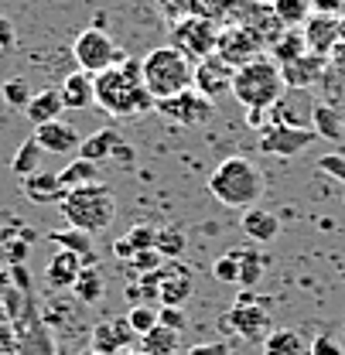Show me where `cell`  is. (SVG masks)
<instances>
[{
	"label": "cell",
	"instance_id": "cell-12",
	"mask_svg": "<svg viewBox=\"0 0 345 355\" xmlns=\"http://www.w3.org/2000/svg\"><path fill=\"white\" fill-rule=\"evenodd\" d=\"M192 287H195V277L192 270L174 260H165L158 266V301L161 308H181L188 297H192Z\"/></svg>",
	"mask_w": 345,
	"mask_h": 355
},
{
	"label": "cell",
	"instance_id": "cell-5",
	"mask_svg": "<svg viewBox=\"0 0 345 355\" xmlns=\"http://www.w3.org/2000/svg\"><path fill=\"white\" fill-rule=\"evenodd\" d=\"M246 110H270L274 103L284 99V76H280V65L267 55H260L253 62L239 65L233 72V89H229Z\"/></svg>",
	"mask_w": 345,
	"mask_h": 355
},
{
	"label": "cell",
	"instance_id": "cell-47",
	"mask_svg": "<svg viewBox=\"0 0 345 355\" xmlns=\"http://www.w3.org/2000/svg\"><path fill=\"white\" fill-rule=\"evenodd\" d=\"M14 48V24L0 14V55H7Z\"/></svg>",
	"mask_w": 345,
	"mask_h": 355
},
{
	"label": "cell",
	"instance_id": "cell-1",
	"mask_svg": "<svg viewBox=\"0 0 345 355\" xmlns=\"http://www.w3.org/2000/svg\"><path fill=\"white\" fill-rule=\"evenodd\" d=\"M96 86V103L106 116L113 120H133L154 110V96L144 86V69L140 62H124L113 65L99 76H92Z\"/></svg>",
	"mask_w": 345,
	"mask_h": 355
},
{
	"label": "cell",
	"instance_id": "cell-14",
	"mask_svg": "<svg viewBox=\"0 0 345 355\" xmlns=\"http://www.w3.org/2000/svg\"><path fill=\"white\" fill-rule=\"evenodd\" d=\"M233 65H226L219 55H209V58H202L199 65H195V79H192V86L199 89L202 96H209V99H219L222 92H229L233 89Z\"/></svg>",
	"mask_w": 345,
	"mask_h": 355
},
{
	"label": "cell",
	"instance_id": "cell-44",
	"mask_svg": "<svg viewBox=\"0 0 345 355\" xmlns=\"http://www.w3.org/2000/svg\"><path fill=\"white\" fill-rule=\"evenodd\" d=\"M133 157H137V154H133V147L124 144V137H120V140H117V147H113L110 164H117V168H130V164H133Z\"/></svg>",
	"mask_w": 345,
	"mask_h": 355
},
{
	"label": "cell",
	"instance_id": "cell-7",
	"mask_svg": "<svg viewBox=\"0 0 345 355\" xmlns=\"http://www.w3.org/2000/svg\"><path fill=\"white\" fill-rule=\"evenodd\" d=\"M72 55H76L79 69L89 72V76H99V72H106V69L127 62V58H124V48L113 42L103 28H86V31L72 42Z\"/></svg>",
	"mask_w": 345,
	"mask_h": 355
},
{
	"label": "cell",
	"instance_id": "cell-33",
	"mask_svg": "<svg viewBox=\"0 0 345 355\" xmlns=\"http://www.w3.org/2000/svg\"><path fill=\"white\" fill-rule=\"evenodd\" d=\"M42 157H44V150L38 147V140L28 137V140L17 147V154H14V161H10V171L17 178L35 175V171H42Z\"/></svg>",
	"mask_w": 345,
	"mask_h": 355
},
{
	"label": "cell",
	"instance_id": "cell-3",
	"mask_svg": "<svg viewBox=\"0 0 345 355\" xmlns=\"http://www.w3.org/2000/svg\"><path fill=\"white\" fill-rule=\"evenodd\" d=\"M58 212L62 219L69 222L72 229H83L89 236L110 229V222L117 219V198H113V188L96 181L86 188H72L65 191V198L58 202Z\"/></svg>",
	"mask_w": 345,
	"mask_h": 355
},
{
	"label": "cell",
	"instance_id": "cell-35",
	"mask_svg": "<svg viewBox=\"0 0 345 355\" xmlns=\"http://www.w3.org/2000/svg\"><path fill=\"white\" fill-rule=\"evenodd\" d=\"M270 7H274V14L280 17L284 28H304V21L314 14L311 0H270Z\"/></svg>",
	"mask_w": 345,
	"mask_h": 355
},
{
	"label": "cell",
	"instance_id": "cell-30",
	"mask_svg": "<svg viewBox=\"0 0 345 355\" xmlns=\"http://www.w3.org/2000/svg\"><path fill=\"white\" fill-rule=\"evenodd\" d=\"M233 257H236V266H239V287L243 291H250V287H257L260 280H263V266H267V260H263V253L260 250H233Z\"/></svg>",
	"mask_w": 345,
	"mask_h": 355
},
{
	"label": "cell",
	"instance_id": "cell-36",
	"mask_svg": "<svg viewBox=\"0 0 345 355\" xmlns=\"http://www.w3.org/2000/svg\"><path fill=\"white\" fill-rule=\"evenodd\" d=\"M144 352L147 355H178V331L158 324L151 335H144Z\"/></svg>",
	"mask_w": 345,
	"mask_h": 355
},
{
	"label": "cell",
	"instance_id": "cell-17",
	"mask_svg": "<svg viewBox=\"0 0 345 355\" xmlns=\"http://www.w3.org/2000/svg\"><path fill=\"white\" fill-rule=\"evenodd\" d=\"M301 35H304L308 51L328 58V51L339 44V17H335V14H318V10H314V14L304 21Z\"/></svg>",
	"mask_w": 345,
	"mask_h": 355
},
{
	"label": "cell",
	"instance_id": "cell-26",
	"mask_svg": "<svg viewBox=\"0 0 345 355\" xmlns=\"http://www.w3.org/2000/svg\"><path fill=\"white\" fill-rule=\"evenodd\" d=\"M48 239H51L58 250H69V253H76L86 266H92V236H89V232L69 225V229H55V232H48Z\"/></svg>",
	"mask_w": 345,
	"mask_h": 355
},
{
	"label": "cell",
	"instance_id": "cell-25",
	"mask_svg": "<svg viewBox=\"0 0 345 355\" xmlns=\"http://www.w3.org/2000/svg\"><path fill=\"white\" fill-rule=\"evenodd\" d=\"M311 130L318 133V140H342V116L332 103H314L311 106Z\"/></svg>",
	"mask_w": 345,
	"mask_h": 355
},
{
	"label": "cell",
	"instance_id": "cell-43",
	"mask_svg": "<svg viewBox=\"0 0 345 355\" xmlns=\"http://www.w3.org/2000/svg\"><path fill=\"white\" fill-rule=\"evenodd\" d=\"M308 355H345V349L335 342V338H332V335H318V338L311 342Z\"/></svg>",
	"mask_w": 345,
	"mask_h": 355
},
{
	"label": "cell",
	"instance_id": "cell-37",
	"mask_svg": "<svg viewBox=\"0 0 345 355\" xmlns=\"http://www.w3.org/2000/svg\"><path fill=\"white\" fill-rule=\"evenodd\" d=\"M31 86H28V79H21V76H10V79H3L0 83V99L7 103V106H14V110H24L28 103H31Z\"/></svg>",
	"mask_w": 345,
	"mask_h": 355
},
{
	"label": "cell",
	"instance_id": "cell-40",
	"mask_svg": "<svg viewBox=\"0 0 345 355\" xmlns=\"http://www.w3.org/2000/svg\"><path fill=\"white\" fill-rule=\"evenodd\" d=\"M212 277H216L219 284H236V280H239V266H236V257H233V253L219 257L216 263H212Z\"/></svg>",
	"mask_w": 345,
	"mask_h": 355
},
{
	"label": "cell",
	"instance_id": "cell-22",
	"mask_svg": "<svg viewBox=\"0 0 345 355\" xmlns=\"http://www.w3.org/2000/svg\"><path fill=\"white\" fill-rule=\"evenodd\" d=\"M62 113H65V103H62V92H58V89H42V92H35L31 103L24 106V116H28L35 127L51 123V120H62Z\"/></svg>",
	"mask_w": 345,
	"mask_h": 355
},
{
	"label": "cell",
	"instance_id": "cell-42",
	"mask_svg": "<svg viewBox=\"0 0 345 355\" xmlns=\"http://www.w3.org/2000/svg\"><path fill=\"white\" fill-rule=\"evenodd\" d=\"M158 324H165V328H171V331H185V324H188V318H185V311L181 308H158Z\"/></svg>",
	"mask_w": 345,
	"mask_h": 355
},
{
	"label": "cell",
	"instance_id": "cell-45",
	"mask_svg": "<svg viewBox=\"0 0 345 355\" xmlns=\"http://www.w3.org/2000/svg\"><path fill=\"white\" fill-rule=\"evenodd\" d=\"M328 72L345 79V42H339L332 51H328Z\"/></svg>",
	"mask_w": 345,
	"mask_h": 355
},
{
	"label": "cell",
	"instance_id": "cell-10",
	"mask_svg": "<svg viewBox=\"0 0 345 355\" xmlns=\"http://www.w3.org/2000/svg\"><path fill=\"white\" fill-rule=\"evenodd\" d=\"M314 140H318V133L311 130V127H280V123H270V127L260 130V150L270 154V157H298Z\"/></svg>",
	"mask_w": 345,
	"mask_h": 355
},
{
	"label": "cell",
	"instance_id": "cell-48",
	"mask_svg": "<svg viewBox=\"0 0 345 355\" xmlns=\"http://www.w3.org/2000/svg\"><path fill=\"white\" fill-rule=\"evenodd\" d=\"M311 7H318V14H342V7H345V0H311Z\"/></svg>",
	"mask_w": 345,
	"mask_h": 355
},
{
	"label": "cell",
	"instance_id": "cell-8",
	"mask_svg": "<svg viewBox=\"0 0 345 355\" xmlns=\"http://www.w3.org/2000/svg\"><path fill=\"white\" fill-rule=\"evenodd\" d=\"M219 328H222V331L239 335L243 342H267V335L274 331V321H270L267 308H263V304H257V297L246 291V294H243L233 308L222 314Z\"/></svg>",
	"mask_w": 345,
	"mask_h": 355
},
{
	"label": "cell",
	"instance_id": "cell-6",
	"mask_svg": "<svg viewBox=\"0 0 345 355\" xmlns=\"http://www.w3.org/2000/svg\"><path fill=\"white\" fill-rule=\"evenodd\" d=\"M219 42V24L199 14H181L178 21H171V42L181 55H188L192 62H202L209 55H216Z\"/></svg>",
	"mask_w": 345,
	"mask_h": 355
},
{
	"label": "cell",
	"instance_id": "cell-28",
	"mask_svg": "<svg viewBox=\"0 0 345 355\" xmlns=\"http://www.w3.org/2000/svg\"><path fill=\"white\" fill-rule=\"evenodd\" d=\"M311 345H304V338L294 328H274L263 342V355H308Z\"/></svg>",
	"mask_w": 345,
	"mask_h": 355
},
{
	"label": "cell",
	"instance_id": "cell-46",
	"mask_svg": "<svg viewBox=\"0 0 345 355\" xmlns=\"http://www.w3.org/2000/svg\"><path fill=\"white\" fill-rule=\"evenodd\" d=\"M185 355H229L226 342H202V345H192Z\"/></svg>",
	"mask_w": 345,
	"mask_h": 355
},
{
	"label": "cell",
	"instance_id": "cell-24",
	"mask_svg": "<svg viewBox=\"0 0 345 355\" xmlns=\"http://www.w3.org/2000/svg\"><path fill=\"white\" fill-rule=\"evenodd\" d=\"M117 140H120V133L110 130V127L89 133V137H83V144H79V157H83V161H92V164H110Z\"/></svg>",
	"mask_w": 345,
	"mask_h": 355
},
{
	"label": "cell",
	"instance_id": "cell-19",
	"mask_svg": "<svg viewBox=\"0 0 345 355\" xmlns=\"http://www.w3.org/2000/svg\"><path fill=\"white\" fill-rule=\"evenodd\" d=\"M21 191L35 205H58L65 198L62 181H58V175H51V171H35V175L21 178Z\"/></svg>",
	"mask_w": 345,
	"mask_h": 355
},
{
	"label": "cell",
	"instance_id": "cell-4",
	"mask_svg": "<svg viewBox=\"0 0 345 355\" xmlns=\"http://www.w3.org/2000/svg\"><path fill=\"white\" fill-rule=\"evenodd\" d=\"M140 69H144V86L154 96V103L192 89V79H195V62L188 55H181L174 44L151 48L144 55Z\"/></svg>",
	"mask_w": 345,
	"mask_h": 355
},
{
	"label": "cell",
	"instance_id": "cell-39",
	"mask_svg": "<svg viewBox=\"0 0 345 355\" xmlns=\"http://www.w3.org/2000/svg\"><path fill=\"white\" fill-rule=\"evenodd\" d=\"M161 263H165V260H161L158 250H144V253H137V257H130L127 260V266L137 273V277H140V273H154Z\"/></svg>",
	"mask_w": 345,
	"mask_h": 355
},
{
	"label": "cell",
	"instance_id": "cell-49",
	"mask_svg": "<svg viewBox=\"0 0 345 355\" xmlns=\"http://www.w3.org/2000/svg\"><path fill=\"white\" fill-rule=\"evenodd\" d=\"M263 113H267V110H246V123H250V127H260V123H263Z\"/></svg>",
	"mask_w": 345,
	"mask_h": 355
},
{
	"label": "cell",
	"instance_id": "cell-29",
	"mask_svg": "<svg viewBox=\"0 0 345 355\" xmlns=\"http://www.w3.org/2000/svg\"><path fill=\"white\" fill-rule=\"evenodd\" d=\"M58 181H62V188L65 191H72V188H86V184H96L99 181V164H92V161H83L79 154L58 171Z\"/></svg>",
	"mask_w": 345,
	"mask_h": 355
},
{
	"label": "cell",
	"instance_id": "cell-51",
	"mask_svg": "<svg viewBox=\"0 0 345 355\" xmlns=\"http://www.w3.org/2000/svg\"><path fill=\"white\" fill-rule=\"evenodd\" d=\"M120 355H147V352H133V349H127V352H120Z\"/></svg>",
	"mask_w": 345,
	"mask_h": 355
},
{
	"label": "cell",
	"instance_id": "cell-13",
	"mask_svg": "<svg viewBox=\"0 0 345 355\" xmlns=\"http://www.w3.org/2000/svg\"><path fill=\"white\" fill-rule=\"evenodd\" d=\"M239 24H243V28H246V31H250V35H253V38L267 48V51H270V48L277 44V38L287 31V28L280 24V17L274 14V7H270V3L263 7L260 0H253V3L246 7V14L239 17Z\"/></svg>",
	"mask_w": 345,
	"mask_h": 355
},
{
	"label": "cell",
	"instance_id": "cell-16",
	"mask_svg": "<svg viewBox=\"0 0 345 355\" xmlns=\"http://www.w3.org/2000/svg\"><path fill=\"white\" fill-rule=\"evenodd\" d=\"M35 140H38V147L44 154H58V157L62 154H79V144H83L76 127L65 123V120H51V123L35 127Z\"/></svg>",
	"mask_w": 345,
	"mask_h": 355
},
{
	"label": "cell",
	"instance_id": "cell-52",
	"mask_svg": "<svg viewBox=\"0 0 345 355\" xmlns=\"http://www.w3.org/2000/svg\"><path fill=\"white\" fill-rule=\"evenodd\" d=\"M342 202H345V198H342Z\"/></svg>",
	"mask_w": 345,
	"mask_h": 355
},
{
	"label": "cell",
	"instance_id": "cell-18",
	"mask_svg": "<svg viewBox=\"0 0 345 355\" xmlns=\"http://www.w3.org/2000/svg\"><path fill=\"white\" fill-rule=\"evenodd\" d=\"M130 338H133V328L127 324V318L92 324V355H120V352H127Z\"/></svg>",
	"mask_w": 345,
	"mask_h": 355
},
{
	"label": "cell",
	"instance_id": "cell-41",
	"mask_svg": "<svg viewBox=\"0 0 345 355\" xmlns=\"http://www.w3.org/2000/svg\"><path fill=\"white\" fill-rule=\"evenodd\" d=\"M318 171L339 178L345 184V154H325V157H318Z\"/></svg>",
	"mask_w": 345,
	"mask_h": 355
},
{
	"label": "cell",
	"instance_id": "cell-50",
	"mask_svg": "<svg viewBox=\"0 0 345 355\" xmlns=\"http://www.w3.org/2000/svg\"><path fill=\"white\" fill-rule=\"evenodd\" d=\"M339 42H345V14H339Z\"/></svg>",
	"mask_w": 345,
	"mask_h": 355
},
{
	"label": "cell",
	"instance_id": "cell-31",
	"mask_svg": "<svg viewBox=\"0 0 345 355\" xmlns=\"http://www.w3.org/2000/svg\"><path fill=\"white\" fill-rule=\"evenodd\" d=\"M72 291H76V297H79L83 304H99L103 294H106V284H103L99 266H83L79 277H76V284H72Z\"/></svg>",
	"mask_w": 345,
	"mask_h": 355
},
{
	"label": "cell",
	"instance_id": "cell-11",
	"mask_svg": "<svg viewBox=\"0 0 345 355\" xmlns=\"http://www.w3.org/2000/svg\"><path fill=\"white\" fill-rule=\"evenodd\" d=\"M216 55L226 65L239 69V65H246V62H253V58L263 55V44H260L243 24H226V28H219Z\"/></svg>",
	"mask_w": 345,
	"mask_h": 355
},
{
	"label": "cell",
	"instance_id": "cell-2",
	"mask_svg": "<svg viewBox=\"0 0 345 355\" xmlns=\"http://www.w3.org/2000/svg\"><path fill=\"white\" fill-rule=\"evenodd\" d=\"M209 195L226 209H257V202L267 191V178L260 171V164H253L250 157H222L212 175H209Z\"/></svg>",
	"mask_w": 345,
	"mask_h": 355
},
{
	"label": "cell",
	"instance_id": "cell-38",
	"mask_svg": "<svg viewBox=\"0 0 345 355\" xmlns=\"http://www.w3.org/2000/svg\"><path fill=\"white\" fill-rule=\"evenodd\" d=\"M127 324L133 328L137 338L151 335V331L158 328V308H154V304H133V308L127 311Z\"/></svg>",
	"mask_w": 345,
	"mask_h": 355
},
{
	"label": "cell",
	"instance_id": "cell-27",
	"mask_svg": "<svg viewBox=\"0 0 345 355\" xmlns=\"http://www.w3.org/2000/svg\"><path fill=\"white\" fill-rule=\"evenodd\" d=\"M154 225H133L127 236H120L117 243H113V257L117 260H130V257H137V253H144V250H154Z\"/></svg>",
	"mask_w": 345,
	"mask_h": 355
},
{
	"label": "cell",
	"instance_id": "cell-23",
	"mask_svg": "<svg viewBox=\"0 0 345 355\" xmlns=\"http://www.w3.org/2000/svg\"><path fill=\"white\" fill-rule=\"evenodd\" d=\"M83 260L76 257V253H69V250H58L55 257H51V263L44 270V280H48V287H55V291H65V287H72L76 284V277H79V270H83Z\"/></svg>",
	"mask_w": 345,
	"mask_h": 355
},
{
	"label": "cell",
	"instance_id": "cell-32",
	"mask_svg": "<svg viewBox=\"0 0 345 355\" xmlns=\"http://www.w3.org/2000/svg\"><path fill=\"white\" fill-rule=\"evenodd\" d=\"M304 51H308V44H304L301 28H287V31H284V35L277 38V44L270 48V58H274L277 65H287V62L301 58Z\"/></svg>",
	"mask_w": 345,
	"mask_h": 355
},
{
	"label": "cell",
	"instance_id": "cell-15",
	"mask_svg": "<svg viewBox=\"0 0 345 355\" xmlns=\"http://www.w3.org/2000/svg\"><path fill=\"white\" fill-rule=\"evenodd\" d=\"M328 72V58L325 55H314V51H304L301 58L280 65V76H284V86L291 89H311L318 86Z\"/></svg>",
	"mask_w": 345,
	"mask_h": 355
},
{
	"label": "cell",
	"instance_id": "cell-34",
	"mask_svg": "<svg viewBox=\"0 0 345 355\" xmlns=\"http://www.w3.org/2000/svg\"><path fill=\"white\" fill-rule=\"evenodd\" d=\"M185 229L181 225H161L158 232H154V250L161 253V260H178L181 253H185Z\"/></svg>",
	"mask_w": 345,
	"mask_h": 355
},
{
	"label": "cell",
	"instance_id": "cell-21",
	"mask_svg": "<svg viewBox=\"0 0 345 355\" xmlns=\"http://www.w3.org/2000/svg\"><path fill=\"white\" fill-rule=\"evenodd\" d=\"M62 103H65V110H86L96 103V86H92V76L89 72H69L65 79H62Z\"/></svg>",
	"mask_w": 345,
	"mask_h": 355
},
{
	"label": "cell",
	"instance_id": "cell-9",
	"mask_svg": "<svg viewBox=\"0 0 345 355\" xmlns=\"http://www.w3.org/2000/svg\"><path fill=\"white\" fill-rule=\"evenodd\" d=\"M154 110H158L165 120L181 123V127H202V123H209L212 113H216L212 99L202 96L195 86L185 89V92H178V96H168V99H158Z\"/></svg>",
	"mask_w": 345,
	"mask_h": 355
},
{
	"label": "cell",
	"instance_id": "cell-20",
	"mask_svg": "<svg viewBox=\"0 0 345 355\" xmlns=\"http://www.w3.org/2000/svg\"><path fill=\"white\" fill-rule=\"evenodd\" d=\"M277 232H280V219L270 212V209H246L243 212V236L250 239V243H257V246H267V243H274L277 239Z\"/></svg>",
	"mask_w": 345,
	"mask_h": 355
}]
</instances>
